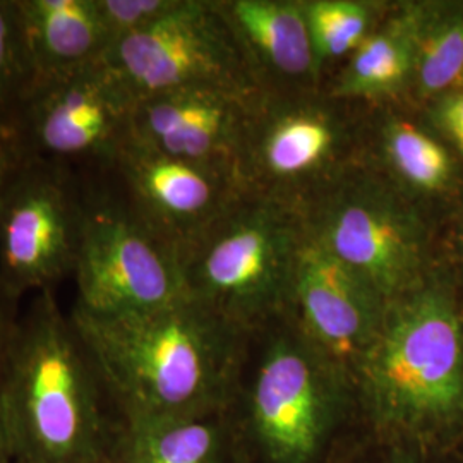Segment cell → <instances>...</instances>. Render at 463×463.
<instances>
[{
    "mask_svg": "<svg viewBox=\"0 0 463 463\" xmlns=\"http://www.w3.org/2000/svg\"><path fill=\"white\" fill-rule=\"evenodd\" d=\"M105 62L139 99L185 88H225L232 49L225 23L204 2L174 9L110 47Z\"/></svg>",
    "mask_w": 463,
    "mask_h": 463,
    "instance_id": "cell-7",
    "label": "cell"
},
{
    "mask_svg": "<svg viewBox=\"0 0 463 463\" xmlns=\"http://www.w3.org/2000/svg\"><path fill=\"white\" fill-rule=\"evenodd\" d=\"M220 412L120 420L110 463H223Z\"/></svg>",
    "mask_w": 463,
    "mask_h": 463,
    "instance_id": "cell-15",
    "label": "cell"
},
{
    "mask_svg": "<svg viewBox=\"0 0 463 463\" xmlns=\"http://www.w3.org/2000/svg\"><path fill=\"white\" fill-rule=\"evenodd\" d=\"M191 296L227 317L268 288L277 271V233L263 223H239L225 231L203 232L181 252Z\"/></svg>",
    "mask_w": 463,
    "mask_h": 463,
    "instance_id": "cell-12",
    "label": "cell"
},
{
    "mask_svg": "<svg viewBox=\"0 0 463 463\" xmlns=\"http://www.w3.org/2000/svg\"><path fill=\"white\" fill-rule=\"evenodd\" d=\"M110 166L133 191L137 213L177 250V239H187L184 250L210 225L218 198L212 166L166 156L131 136Z\"/></svg>",
    "mask_w": 463,
    "mask_h": 463,
    "instance_id": "cell-10",
    "label": "cell"
},
{
    "mask_svg": "<svg viewBox=\"0 0 463 463\" xmlns=\"http://www.w3.org/2000/svg\"><path fill=\"white\" fill-rule=\"evenodd\" d=\"M83 222L61 165L24 158L0 194V288L9 298L53 290L74 273Z\"/></svg>",
    "mask_w": 463,
    "mask_h": 463,
    "instance_id": "cell-5",
    "label": "cell"
},
{
    "mask_svg": "<svg viewBox=\"0 0 463 463\" xmlns=\"http://www.w3.org/2000/svg\"><path fill=\"white\" fill-rule=\"evenodd\" d=\"M232 16L266 57L287 74L307 72L316 59L306 9L268 0H239Z\"/></svg>",
    "mask_w": 463,
    "mask_h": 463,
    "instance_id": "cell-17",
    "label": "cell"
},
{
    "mask_svg": "<svg viewBox=\"0 0 463 463\" xmlns=\"http://www.w3.org/2000/svg\"><path fill=\"white\" fill-rule=\"evenodd\" d=\"M74 279V309L101 317L146 313L189 296L179 250L137 212L95 191L83 194Z\"/></svg>",
    "mask_w": 463,
    "mask_h": 463,
    "instance_id": "cell-4",
    "label": "cell"
},
{
    "mask_svg": "<svg viewBox=\"0 0 463 463\" xmlns=\"http://www.w3.org/2000/svg\"><path fill=\"white\" fill-rule=\"evenodd\" d=\"M136 99L101 59L32 86L13 137L23 158L112 165L131 133Z\"/></svg>",
    "mask_w": 463,
    "mask_h": 463,
    "instance_id": "cell-6",
    "label": "cell"
},
{
    "mask_svg": "<svg viewBox=\"0 0 463 463\" xmlns=\"http://www.w3.org/2000/svg\"><path fill=\"white\" fill-rule=\"evenodd\" d=\"M331 129L316 117H292L281 122L266 145V162L275 174L306 172L328 153Z\"/></svg>",
    "mask_w": 463,
    "mask_h": 463,
    "instance_id": "cell-20",
    "label": "cell"
},
{
    "mask_svg": "<svg viewBox=\"0 0 463 463\" xmlns=\"http://www.w3.org/2000/svg\"><path fill=\"white\" fill-rule=\"evenodd\" d=\"M328 369L298 344L280 342L260 367L252 420L273 463H309L328 436L335 415Z\"/></svg>",
    "mask_w": 463,
    "mask_h": 463,
    "instance_id": "cell-8",
    "label": "cell"
},
{
    "mask_svg": "<svg viewBox=\"0 0 463 463\" xmlns=\"http://www.w3.org/2000/svg\"><path fill=\"white\" fill-rule=\"evenodd\" d=\"M388 149L398 172L420 189H438L447 183L449 158L445 148L412 124L398 122L388 136Z\"/></svg>",
    "mask_w": 463,
    "mask_h": 463,
    "instance_id": "cell-22",
    "label": "cell"
},
{
    "mask_svg": "<svg viewBox=\"0 0 463 463\" xmlns=\"http://www.w3.org/2000/svg\"><path fill=\"white\" fill-rule=\"evenodd\" d=\"M304 9L316 57H340L363 43L369 24L364 5L348 0H319Z\"/></svg>",
    "mask_w": 463,
    "mask_h": 463,
    "instance_id": "cell-21",
    "label": "cell"
},
{
    "mask_svg": "<svg viewBox=\"0 0 463 463\" xmlns=\"http://www.w3.org/2000/svg\"><path fill=\"white\" fill-rule=\"evenodd\" d=\"M4 420L13 463H110L120 417L53 290L17 317Z\"/></svg>",
    "mask_w": 463,
    "mask_h": 463,
    "instance_id": "cell-2",
    "label": "cell"
},
{
    "mask_svg": "<svg viewBox=\"0 0 463 463\" xmlns=\"http://www.w3.org/2000/svg\"><path fill=\"white\" fill-rule=\"evenodd\" d=\"M319 242L386 302L405 294L417 258L414 235L386 201L354 199L338 206Z\"/></svg>",
    "mask_w": 463,
    "mask_h": 463,
    "instance_id": "cell-11",
    "label": "cell"
},
{
    "mask_svg": "<svg viewBox=\"0 0 463 463\" xmlns=\"http://www.w3.org/2000/svg\"><path fill=\"white\" fill-rule=\"evenodd\" d=\"M16 298H9L0 288V463H13L7 441V430L4 420V390L9 363V348L16 328Z\"/></svg>",
    "mask_w": 463,
    "mask_h": 463,
    "instance_id": "cell-24",
    "label": "cell"
},
{
    "mask_svg": "<svg viewBox=\"0 0 463 463\" xmlns=\"http://www.w3.org/2000/svg\"><path fill=\"white\" fill-rule=\"evenodd\" d=\"M438 118L448 136L463 153V91L448 95L447 99L441 101Z\"/></svg>",
    "mask_w": 463,
    "mask_h": 463,
    "instance_id": "cell-25",
    "label": "cell"
},
{
    "mask_svg": "<svg viewBox=\"0 0 463 463\" xmlns=\"http://www.w3.org/2000/svg\"><path fill=\"white\" fill-rule=\"evenodd\" d=\"M23 160L24 158L17 148L14 137L7 134H0V194Z\"/></svg>",
    "mask_w": 463,
    "mask_h": 463,
    "instance_id": "cell-26",
    "label": "cell"
},
{
    "mask_svg": "<svg viewBox=\"0 0 463 463\" xmlns=\"http://www.w3.org/2000/svg\"><path fill=\"white\" fill-rule=\"evenodd\" d=\"M179 0H95L99 21L112 45L164 16Z\"/></svg>",
    "mask_w": 463,
    "mask_h": 463,
    "instance_id": "cell-23",
    "label": "cell"
},
{
    "mask_svg": "<svg viewBox=\"0 0 463 463\" xmlns=\"http://www.w3.org/2000/svg\"><path fill=\"white\" fill-rule=\"evenodd\" d=\"M419 14L395 19L378 33L365 36L354 50L338 91L347 97H376L398 90L414 72Z\"/></svg>",
    "mask_w": 463,
    "mask_h": 463,
    "instance_id": "cell-16",
    "label": "cell"
},
{
    "mask_svg": "<svg viewBox=\"0 0 463 463\" xmlns=\"http://www.w3.org/2000/svg\"><path fill=\"white\" fill-rule=\"evenodd\" d=\"M33 86L14 0H0V134L13 136L19 110Z\"/></svg>",
    "mask_w": 463,
    "mask_h": 463,
    "instance_id": "cell-19",
    "label": "cell"
},
{
    "mask_svg": "<svg viewBox=\"0 0 463 463\" xmlns=\"http://www.w3.org/2000/svg\"><path fill=\"white\" fill-rule=\"evenodd\" d=\"M414 71L419 90L432 97L458 93L463 88V17L447 14L426 19L419 14Z\"/></svg>",
    "mask_w": 463,
    "mask_h": 463,
    "instance_id": "cell-18",
    "label": "cell"
},
{
    "mask_svg": "<svg viewBox=\"0 0 463 463\" xmlns=\"http://www.w3.org/2000/svg\"><path fill=\"white\" fill-rule=\"evenodd\" d=\"M120 420L220 412L231 381L227 317L187 296L136 315L72 309Z\"/></svg>",
    "mask_w": 463,
    "mask_h": 463,
    "instance_id": "cell-1",
    "label": "cell"
},
{
    "mask_svg": "<svg viewBox=\"0 0 463 463\" xmlns=\"http://www.w3.org/2000/svg\"><path fill=\"white\" fill-rule=\"evenodd\" d=\"M296 290L317 347L336 361L359 364L388 302L319 241L298 252Z\"/></svg>",
    "mask_w": 463,
    "mask_h": 463,
    "instance_id": "cell-9",
    "label": "cell"
},
{
    "mask_svg": "<svg viewBox=\"0 0 463 463\" xmlns=\"http://www.w3.org/2000/svg\"><path fill=\"white\" fill-rule=\"evenodd\" d=\"M33 84L105 59L112 42L95 0H14Z\"/></svg>",
    "mask_w": 463,
    "mask_h": 463,
    "instance_id": "cell-14",
    "label": "cell"
},
{
    "mask_svg": "<svg viewBox=\"0 0 463 463\" xmlns=\"http://www.w3.org/2000/svg\"><path fill=\"white\" fill-rule=\"evenodd\" d=\"M357 365L371 414L386 432L439 428L463 411L462 325L439 292L392 298Z\"/></svg>",
    "mask_w": 463,
    "mask_h": 463,
    "instance_id": "cell-3",
    "label": "cell"
},
{
    "mask_svg": "<svg viewBox=\"0 0 463 463\" xmlns=\"http://www.w3.org/2000/svg\"><path fill=\"white\" fill-rule=\"evenodd\" d=\"M231 109L222 88H185L136 101L134 141L198 165H213L227 143Z\"/></svg>",
    "mask_w": 463,
    "mask_h": 463,
    "instance_id": "cell-13",
    "label": "cell"
}]
</instances>
